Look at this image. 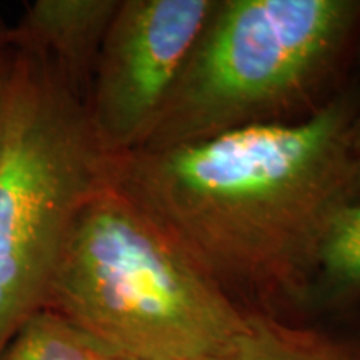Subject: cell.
<instances>
[{"mask_svg": "<svg viewBox=\"0 0 360 360\" xmlns=\"http://www.w3.org/2000/svg\"><path fill=\"white\" fill-rule=\"evenodd\" d=\"M214 6L215 0H120L85 102L107 155L141 146Z\"/></svg>", "mask_w": 360, "mask_h": 360, "instance_id": "5", "label": "cell"}, {"mask_svg": "<svg viewBox=\"0 0 360 360\" xmlns=\"http://www.w3.org/2000/svg\"><path fill=\"white\" fill-rule=\"evenodd\" d=\"M355 79H357V90H359V101H357V112H355L354 120V148L360 157V47L357 53V62H355Z\"/></svg>", "mask_w": 360, "mask_h": 360, "instance_id": "11", "label": "cell"}, {"mask_svg": "<svg viewBox=\"0 0 360 360\" xmlns=\"http://www.w3.org/2000/svg\"><path fill=\"white\" fill-rule=\"evenodd\" d=\"M360 307V175L323 242L310 307Z\"/></svg>", "mask_w": 360, "mask_h": 360, "instance_id": "8", "label": "cell"}, {"mask_svg": "<svg viewBox=\"0 0 360 360\" xmlns=\"http://www.w3.org/2000/svg\"><path fill=\"white\" fill-rule=\"evenodd\" d=\"M120 0H35L13 27L12 44L44 56L87 102L90 84Z\"/></svg>", "mask_w": 360, "mask_h": 360, "instance_id": "6", "label": "cell"}, {"mask_svg": "<svg viewBox=\"0 0 360 360\" xmlns=\"http://www.w3.org/2000/svg\"><path fill=\"white\" fill-rule=\"evenodd\" d=\"M357 101L354 72L302 119L110 157L109 186L247 315L294 319L360 175Z\"/></svg>", "mask_w": 360, "mask_h": 360, "instance_id": "1", "label": "cell"}, {"mask_svg": "<svg viewBox=\"0 0 360 360\" xmlns=\"http://www.w3.org/2000/svg\"><path fill=\"white\" fill-rule=\"evenodd\" d=\"M109 164L84 98L49 58L19 51L0 150V350L44 307L75 220L109 186Z\"/></svg>", "mask_w": 360, "mask_h": 360, "instance_id": "4", "label": "cell"}, {"mask_svg": "<svg viewBox=\"0 0 360 360\" xmlns=\"http://www.w3.org/2000/svg\"><path fill=\"white\" fill-rule=\"evenodd\" d=\"M19 75V51L8 35V25L0 20V150L6 139Z\"/></svg>", "mask_w": 360, "mask_h": 360, "instance_id": "10", "label": "cell"}, {"mask_svg": "<svg viewBox=\"0 0 360 360\" xmlns=\"http://www.w3.org/2000/svg\"><path fill=\"white\" fill-rule=\"evenodd\" d=\"M44 307L129 360L212 359L249 328V315L110 186L75 220Z\"/></svg>", "mask_w": 360, "mask_h": 360, "instance_id": "3", "label": "cell"}, {"mask_svg": "<svg viewBox=\"0 0 360 360\" xmlns=\"http://www.w3.org/2000/svg\"><path fill=\"white\" fill-rule=\"evenodd\" d=\"M359 47L360 0H215L164 109L134 150L314 114L352 79Z\"/></svg>", "mask_w": 360, "mask_h": 360, "instance_id": "2", "label": "cell"}, {"mask_svg": "<svg viewBox=\"0 0 360 360\" xmlns=\"http://www.w3.org/2000/svg\"><path fill=\"white\" fill-rule=\"evenodd\" d=\"M120 360H129V359H120Z\"/></svg>", "mask_w": 360, "mask_h": 360, "instance_id": "13", "label": "cell"}, {"mask_svg": "<svg viewBox=\"0 0 360 360\" xmlns=\"http://www.w3.org/2000/svg\"><path fill=\"white\" fill-rule=\"evenodd\" d=\"M110 345L57 310H34L6 342L0 360H120Z\"/></svg>", "mask_w": 360, "mask_h": 360, "instance_id": "9", "label": "cell"}, {"mask_svg": "<svg viewBox=\"0 0 360 360\" xmlns=\"http://www.w3.org/2000/svg\"><path fill=\"white\" fill-rule=\"evenodd\" d=\"M207 360H360V340L295 319L249 315V328L225 352Z\"/></svg>", "mask_w": 360, "mask_h": 360, "instance_id": "7", "label": "cell"}, {"mask_svg": "<svg viewBox=\"0 0 360 360\" xmlns=\"http://www.w3.org/2000/svg\"><path fill=\"white\" fill-rule=\"evenodd\" d=\"M357 334H359V340H360V327H359V330H357Z\"/></svg>", "mask_w": 360, "mask_h": 360, "instance_id": "12", "label": "cell"}]
</instances>
